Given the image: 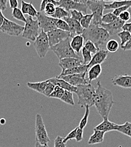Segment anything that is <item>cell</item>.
<instances>
[{
	"mask_svg": "<svg viewBox=\"0 0 131 147\" xmlns=\"http://www.w3.org/2000/svg\"><path fill=\"white\" fill-rule=\"evenodd\" d=\"M107 2L104 1H87L88 8L92 11L93 16L92 23L94 25L100 26L102 24L105 5Z\"/></svg>",
	"mask_w": 131,
	"mask_h": 147,
	"instance_id": "cell-5",
	"label": "cell"
},
{
	"mask_svg": "<svg viewBox=\"0 0 131 147\" xmlns=\"http://www.w3.org/2000/svg\"><path fill=\"white\" fill-rule=\"evenodd\" d=\"M93 16L92 14H87L83 16L80 23L83 29H87L92 24V20H93Z\"/></svg>",
	"mask_w": 131,
	"mask_h": 147,
	"instance_id": "cell-30",
	"label": "cell"
},
{
	"mask_svg": "<svg viewBox=\"0 0 131 147\" xmlns=\"http://www.w3.org/2000/svg\"><path fill=\"white\" fill-rule=\"evenodd\" d=\"M39 28L38 20H35L32 17L28 16L26 18V22L22 33L23 38L34 42L40 34L38 32Z\"/></svg>",
	"mask_w": 131,
	"mask_h": 147,
	"instance_id": "cell-6",
	"label": "cell"
},
{
	"mask_svg": "<svg viewBox=\"0 0 131 147\" xmlns=\"http://www.w3.org/2000/svg\"><path fill=\"white\" fill-rule=\"evenodd\" d=\"M35 147H49V146H48V144H46V145H42V144H41L40 143H39L38 142H36Z\"/></svg>",
	"mask_w": 131,
	"mask_h": 147,
	"instance_id": "cell-54",
	"label": "cell"
},
{
	"mask_svg": "<svg viewBox=\"0 0 131 147\" xmlns=\"http://www.w3.org/2000/svg\"><path fill=\"white\" fill-rule=\"evenodd\" d=\"M48 83L46 84V88H45V90L44 91L42 94L44 95H45V96L49 97L52 94L53 91H54V89L55 88V86L53 84H52L51 82H50L48 79Z\"/></svg>",
	"mask_w": 131,
	"mask_h": 147,
	"instance_id": "cell-40",
	"label": "cell"
},
{
	"mask_svg": "<svg viewBox=\"0 0 131 147\" xmlns=\"http://www.w3.org/2000/svg\"><path fill=\"white\" fill-rule=\"evenodd\" d=\"M112 81L114 86L123 88H131V75H115Z\"/></svg>",
	"mask_w": 131,
	"mask_h": 147,
	"instance_id": "cell-17",
	"label": "cell"
},
{
	"mask_svg": "<svg viewBox=\"0 0 131 147\" xmlns=\"http://www.w3.org/2000/svg\"><path fill=\"white\" fill-rule=\"evenodd\" d=\"M122 31H125L129 32L131 34V22L130 23H125L124 26L122 27Z\"/></svg>",
	"mask_w": 131,
	"mask_h": 147,
	"instance_id": "cell-51",
	"label": "cell"
},
{
	"mask_svg": "<svg viewBox=\"0 0 131 147\" xmlns=\"http://www.w3.org/2000/svg\"><path fill=\"white\" fill-rule=\"evenodd\" d=\"M118 36L120 39V46L121 47H124L127 42L129 41L131 37V34L129 32L122 31L118 34Z\"/></svg>",
	"mask_w": 131,
	"mask_h": 147,
	"instance_id": "cell-33",
	"label": "cell"
},
{
	"mask_svg": "<svg viewBox=\"0 0 131 147\" xmlns=\"http://www.w3.org/2000/svg\"><path fill=\"white\" fill-rule=\"evenodd\" d=\"M70 14H71V17L76 20H77L78 22H80L81 19L83 17V13L77 11V10H71L70 11Z\"/></svg>",
	"mask_w": 131,
	"mask_h": 147,
	"instance_id": "cell-41",
	"label": "cell"
},
{
	"mask_svg": "<svg viewBox=\"0 0 131 147\" xmlns=\"http://www.w3.org/2000/svg\"><path fill=\"white\" fill-rule=\"evenodd\" d=\"M37 20L40 28L46 34L51 31L57 29L53 22V18L47 16L44 11L38 12Z\"/></svg>",
	"mask_w": 131,
	"mask_h": 147,
	"instance_id": "cell-11",
	"label": "cell"
},
{
	"mask_svg": "<svg viewBox=\"0 0 131 147\" xmlns=\"http://www.w3.org/2000/svg\"><path fill=\"white\" fill-rule=\"evenodd\" d=\"M69 24L70 28V37L71 38L77 35H80L83 32V28L81 27L80 23L77 20L72 18L70 16L63 19Z\"/></svg>",
	"mask_w": 131,
	"mask_h": 147,
	"instance_id": "cell-15",
	"label": "cell"
},
{
	"mask_svg": "<svg viewBox=\"0 0 131 147\" xmlns=\"http://www.w3.org/2000/svg\"><path fill=\"white\" fill-rule=\"evenodd\" d=\"M59 2V7L63 8L68 12L71 10H77L87 14L88 6L87 1H75V0H60Z\"/></svg>",
	"mask_w": 131,
	"mask_h": 147,
	"instance_id": "cell-9",
	"label": "cell"
},
{
	"mask_svg": "<svg viewBox=\"0 0 131 147\" xmlns=\"http://www.w3.org/2000/svg\"><path fill=\"white\" fill-rule=\"evenodd\" d=\"M93 134L90 136L88 144L89 145H93L101 143L103 142L105 132L98 130L93 129Z\"/></svg>",
	"mask_w": 131,
	"mask_h": 147,
	"instance_id": "cell-23",
	"label": "cell"
},
{
	"mask_svg": "<svg viewBox=\"0 0 131 147\" xmlns=\"http://www.w3.org/2000/svg\"><path fill=\"white\" fill-rule=\"evenodd\" d=\"M48 80H45L42 82H36V83H31V82H28L27 83V86L28 88L30 89L34 90L36 92L42 93L45 90L46 84L48 83Z\"/></svg>",
	"mask_w": 131,
	"mask_h": 147,
	"instance_id": "cell-25",
	"label": "cell"
},
{
	"mask_svg": "<svg viewBox=\"0 0 131 147\" xmlns=\"http://www.w3.org/2000/svg\"><path fill=\"white\" fill-rule=\"evenodd\" d=\"M77 127L75 128L74 129L72 130L67 136L66 137L64 138V139H63V143H66L70 140H71V139H75V136H76V131H77Z\"/></svg>",
	"mask_w": 131,
	"mask_h": 147,
	"instance_id": "cell-45",
	"label": "cell"
},
{
	"mask_svg": "<svg viewBox=\"0 0 131 147\" xmlns=\"http://www.w3.org/2000/svg\"><path fill=\"white\" fill-rule=\"evenodd\" d=\"M64 93V90L59 87V86H55V88L54 89V91L52 93V94L49 96V97L50 98H54L60 99L62 96L63 95Z\"/></svg>",
	"mask_w": 131,
	"mask_h": 147,
	"instance_id": "cell-38",
	"label": "cell"
},
{
	"mask_svg": "<svg viewBox=\"0 0 131 147\" xmlns=\"http://www.w3.org/2000/svg\"><path fill=\"white\" fill-rule=\"evenodd\" d=\"M102 67L101 65H96L92 66L88 71V81L91 83L93 80L97 79L101 74Z\"/></svg>",
	"mask_w": 131,
	"mask_h": 147,
	"instance_id": "cell-24",
	"label": "cell"
},
{
	"mask_svg": "<svg viewBox=\"0 0 131 147\" xmlns=\"http://www.w3.org/2000/svg\"><path fill=\"white\" fill-rule=\"evenodd\" d=\"M81 53L83 57V65H88L92 60V53L87 50L84 47H83L81 49Z\"/></svg>",
	"mask_w": 131,
	"mask_h": 147,
	"instance_id": "cell-36",
	"label": "cell"
},
{
	"mask_svg": "<svg viewBox=\"0 0 131 147\" xmlns=\"http://www.w3.org/2000/svg\"><path fill=\"white\" fill-rule=\"evenodd\" d=\"M129 10H131V7H130V9H129Z\"/></svg>",
	"mask_w": 131,
	"mask_h": 147,
	"instance_id": "cell-57",
	"label": "cell"
},
{
	"mask_svg": "<svg viewBox=\"0 0 131 147\" xmlns=\"http://www.w3.org/2000/svg\"><path fill=\"white\" fill-rule=\"evenodd\" d=\"M7 2V0H0V10L2 11H3L6 9Z\"/></svg>",
	"mask_w": 131,
	"mask_h": 147,
	"instance_id": "cell-50",
	"label": "cell"
},
{
	"mask_svg": "<svg viewBox=\"0 0 131 147\" xmlns=\"http://www.w3.org/2000/svg\"><path fill=\"white\" fill-rule=\"evenodd\" d=\"M30 6V3H27L24 1H21V10L23 13V14H28Z\"/></svg>",
	"mask_w": 131,
	"mask_h": 147,
	"instance_id": "cell-47",
	"label": "cell"
},
{
	"mask_svg": "<svg viewBox=\"0 0 131 147\" xmlns=\"http://www.w3.org/2000/svg\"><path fill=\"white\" fill-rule=\"evenodd\" d=\"M75 93L78 97L77 104L81 108H90L94 105L95 88L91 83L77 86Z\"/></svg>",
	"mask_w": 131,
	"mask_h": 147,
	"instance_id": "cell-3",
	"label": "cell"
},
{
	"mask_svg": "<svg viewBox=\"0 0 131 147\" xmlns=\"http://www.w3.org/2000/svg\"><path fill=\"white\" fill-rule=\"evenodd\" d=\"M108 53L109 52L107 50L99 49L96 53L94 55L91 61L87 65L88 69H91L92 66L96 65H101L106 61Z\"/></svg>",
	"mask_w": 131,
	"mask_h": 147,
	"instance_id": "cell-18",
	"label": "cell"
},
{
	"mask_svg": "<svg viewBox=\"0 0 131 147\" xmlns=\"http://www.w3.org/2000/svg\"><path fill=\"white\" fill-rule=\"evenodd\" d=\"M12 17L16 19L17 20L23 22L24 23L26 22V18L24 16V14L22 13L21 9H20L18 7L13 9Z\"/></svg>",
	"mask_w": 131,
	"mask_h": 147,
	"instance_id": "cell-35",
	"label": "cell"
},
{
	"mask_svg": "<svg viewBox=\"0 0 131 147\" xmlns=\"http://www.w3.org/2000/svg\"><path fill=\"white\" fill-rule=\"evenodd\" d=\"M48 80L55 86H59L64 91H67L73 93H76L77 91V87H75L70 84L69 83H67L65 80L62 79H59L56 76L55 78L49 79Z\"/></svg>",
	"mask_w": 131,
	"mask_h": 147,
	"instance_id": "cell-19",
	"label": "cell"
},
{
	"mask_svg": "<svg viewBox=\"0 0 131 147\" xmlns=\"http://www.w3.org/2000/svg\"><path fill=\"white\" fill-rule=\"evenodd\" d=\"M64 138L57 136L54 140V147H66V144L63 143Z\"/></svg>",
	"mask_w": 131,
	"mask_h": 147,
	"instance_id": "cell-43",
	"label": "cell"
},
{
	"mask_svg": "<svg viewBox=\"0 0 131 147\" xmlns=\"http://www.w3.org/2000/svg\"><path fill=\"white\" fill-rule=\"evenodd\" d=\"M88 70H89V69H88V67L87 65H80V66H79L77 67H73L72 69L62 71L60 75H59V76H57L60 77V76L70 75L87 73L88 71Z\"/></svg>",
	"mask_w": 131,
	"mask_h": 147,
	"instance_id": "cell-21",
	"label": "cell"
},
{
	"mask_svg": "<svg viewBox=\"0 0 131 147\" xmlns=\"http://www.w3.org/2000/svg\"><path fill=\"white\" fill-rule=\"evenodd\" d=\"M124 135H126L131 138V123L126 122L123 125H118V128L116 130Z\"/></svg>",
	"mask_w": 131,
	"mask_h": 147,
	"instance_id": "cell-27",
	"label": "cell"
},
{
	"mask_svg": "<svg viewBox=\"0 0 131 147\" xmlns=\"http://www.w3.org/2000/svg\"><path fill=\"white\" fill-rule=\"evenodd\" d=\"M118 17H116L112 13H109L104 14L102 18V23L103 24H109L115 20H116Z\"/></svg>",
	"mask_w": 131,
	"mask_h": 147,
	"instance_id": "cell-37",
	"label": "cell"
},
{
	"mask_svg": "<svg viewBox=\"0 0 131 147\" xmlns=\"http://www.w3.org/2000/svg\"><path fill=\"white\" fill-rule=\"evenodd\" d=\"M84 47L88 50L89 52H90L92 54L94 55L95 53H96L99 50V49L98 48L93 42H92L91 41H87L85 42L84 44Z\"/></svg>",
	"mask_w": 131,
	"mask_h": 147,
	"instance_id": "cell-39",
	"label": "cell"
},
{
	"mask_svg": "<svg viewBox=\"0 0 131 147\" xmlns=\"http://www.w3.org/2000/svg\"><path fill=\"white\" fill-rule=\"evenodd\" d=\"M35 133H36V142L41 144L46 145L50 142V138L48 136L45 126L44 125L42 116L40 114L36 115L35 122Z\"/></svg>",
	"mask_w": 131,
	"mask_h": 147,
	"instance_id": "cell-8",
	"label": "cell"
},
{
	"mask_svg": "<svg viewBox=\"0 0 131 147\" xmlns=\"http://www.w3.org/2000/svg\"><path fill=\"white\" fill-rule=\"evenodd\" d=\"M53 19L57 29L63 30L64 31H68V32L70 31V27L64 20L53 18Z\"/></svg>",
	"mask_w": 131,
	"mask_h": 147,
	"instance_id": "cell-28",
	"label": "cell"
},
{
	"mask_svg": "<svg viewBox=\"0 0 131 147\" xmlns=\"http://www.w3.org/2000/svg\"><path fill=\"white\" fill-rule=\"evenodd\" d=\"M34 47L40 58L45 57L50 49L47 34L41 30L36 40L34 42Z\"/></svg>",
	"mask_w": 131,
	"mask_h": 147,
	"instance_id": "cell-7",
	"label": "cell"
},
{
	"mask_svg": "<svg viewBox=\"0 0 131 147\" xmlns=\"http://www.w3.org/2000/svg\"><path fill=\"white\" fill-rule=\"evenodd\" d=\"M131 15L130 12L129 11H125L124 12H123L122 13H121L119 16L118 17V18L120 19V20L124 21V22H127L128 20H129L131 18Z\"/></svg>",
	"mask_w": 131,
	"mask_h": 147,
	"instance_id": "cell-44",
	"label": "cell"
},
{
	"mask_svg": "<svg viewBox=\"0 0 131 147\" xmlns=\"http://www.w3.org/2000/svg\"><path fill=\"white\" fill-rule=\"evenodd\" d=\"M106 48L107 51L109 52H116L119 49V44L115 39L109 40L106 43Z\"/></svg>",
	"mask_w": 131,
	"mask_h": 147,
	"instance_id": "cell-31",
	"label": "cell"
},
{
	"mask_svg": "<svg viewBox=\"0 0 131 147\" xmlns=\"http://www.w3.org/2000/svg\"><path fill=\"white\" fill-rule=\"evenodd\" d=\"M131 7V6H123L121 7L120 8L116 9L115 10H114L112 12V13L117 17H118L119 16V15L122 13L123 12L125 11H127L128 10H129V9Z\"/></svg>",
	"mask_w": 131,
	"mask_h": 147,
	"instance_id": "cell-42",
	"label": "cell"
},
{
	"mask_svg": "<svg viewBox=\"0 0 131 147\" xmlns=\"http://www.w3.org/2000/svg\"><path fill=\"white\" fill-rule=\"evenodd\" d=\"M124 21L120 19H117L116 20L109 24H103L102 23L100 26L106 30L109 35L112 36L115 35H118L119 32L122 31V27L125 24Z\"/></svg>",
	"mask_w": 131,
	"mask_h": 147,
	"instance_id": "cell-14",
	"label": "cell"
},
{
	"mask_svg": "<svg viewBox=\"0 0 131 147\" xmlns=\"http://www.w3.org/2000/svg\"><path fill=\"white\" fill-rule=\"evenodd\" d=\"M84 41H91L99 49V47L107 43L111 36L107 31L100 26H95L92 23L87 29H84L81 34Z\"/></svg>",
	"mask_w": 131,
	"mask_h": 147,
	"instance_id": "cell-2",
	"label": "cell"
},
{
	"mask_svg": "<svg viewBox=\"0 0 131 147\" xmlns=\"http://www.w3.org/2000/svg\"><path fill=\"white\" fill-rule=\"evenodd\" d=\"M5 18V17L3 16V15L2 14V11L0 10V27L3 23Z\"/></svg>",
	"mask_w": 131,
	"mask_h": 147,
	"instance_id": "cell-52",
	"label": "cell"
},
{
	"mask_svg": "<svg viewBox=\"0 0 131 147\" xmlns=\"http://www.w3.org/2000/svg\"><path fill=\"white\" fill-rule=\"evenodd\" d=\"M49 45L51 47L58 44L59 42L70 37V33L59 29H56L47 33Z\"/></svg>",
	"mask_w": 131,
	"mask_h": 147,
	"instance_id": "cell-12",
	"label": "cell"
},
{
	"mask_svg": "<svg viewBox=\"0 0 131 147\" xmlns=\"http://www.w3.org/2000/svg\"><path fill=\"white\" fill-rule=\"evenodd\" d=\"M38 12L36 9L34 7V6L32 5V2H30V8H29V10H28V16H30L31 17H37L38 14Z\"/></svg>",
	"mask_w": 131,
	"mask_h": 147,
	"instance_id": "cell-46",
	"label": "cell"
},
{
	"mask_svg": "<svg viewBox=\"0 0 131 147\" xmlns=\"http://www.w3.org/2000/svg\"><path fill=\"white\" fill-rule=\"evenodd\" d=\"M71 37H69L50 48V49L56 55L59 60L67 58H81L71 48Z\"/></svg>",
	"mask_w": 131,
	"mask_h": 147,
	"instance_id": "cell-4",
	"label": "cell"
},
{
	"mask_svg": "<svg viewBox=\"0 0 131 147\" xmlns=\"http://www.w3.org/2000/svg\"><path fill=\"white\" fill-rule=\"evenodd\" d=\"M114 102L112 92L104 87L101 82L98 80L95 88L94 105L98 113L103 119H108Z\"/></svg>",
	"mask_w": 131,
	"mask_h": 147,
	"instance_id": "cell-1",
	"label": "cell"
},
{
	"mask_svg": "<svg viewBox=\"0 0 131 147\" xmlns=\"http://www.w3.org/2000/svg\"><path fill=\"white\" fill-rule=\"evenodd\" d=\"M90 108L88 107H87L85 108V112L84 114V115L83 116V117L82 118V119H81L79 125V127L81 129H84L86 127L87 123H88V117L90 114Z\"/></svg>",
	"mask_w": 131,
	"mask_h": 147,
	"instance_id": "cell-34",
	"label": "cell"
},
{
	"mask_svg": "<svg viewBox=\"0 0 131 147\" xmlns=\"http://www.w3.org/2000/svg\"><path fill=\"white\" fill-rule=\"evenodd\" d=\"M121 48L122 49H123L124 51H131V44L128 45V46H124V47H121Z\"/></svg>",
	"mask_w": 131,
	"mask_h": 147,
	"instance_id": "cell-53",
	"label": "cell"
},
{
	"mask_svg": "<svg viewBox=\"0 0 131 147\" xmlns=\"http://www.w3.org/2000/svg\"><path fill=\"white\" fill-rule=\"evenodd\" d=\"M70 17V13L65 9L59 6L56 7V11L54 14L51 17L53 18L59 19H63L64 18Z\"/></svg>",
	"mask_w": 131,
	"mask_h": 147,
	"instance_id": "cell-29",
	"label": "cell"
},
{
	"mask_svg": "<svg viewBox=\"0 0 131 147\" xmlns=\"http://www.w3.org/2000/svg\"><path fill=\"white\" fill-rule=\"evenodd\" d=\"M118 125L110 122L108 119H103V121L94 128L93 129L102 131L103 132H107L112 131H116L118 128Z\"/></svg>",
	"mask_w": 131,
	"mask_h": 147,
	"instance_id": "cell-20",
	"label": "cell"
},
{
	"mask_svg": "<svg viewBox=\"0 0 131 147\" xmlns=\"http://www.w3.org/2000/svg\"><path fill=\"white\" fill-rule=\"evenodd\" d=\"M87 73L78 74H74V75H70L66 76H63L60 77H58L59 79H62L70 84L77 87L79 85H84V84H89L88 79L85 78Z\"/></svg>",
	"mask_w": 131,
	"mask_h": 147,
	"instance_id": "cell-13",
	"label": "cell"
},
{
	"mask_svg": "<svg viewBox=\"0 0 131 147\" xmlns=\"http://www.w3.org/2000/svg\"><path fill=\"white\" fill-rule=\"evenodd\" d=\"M131 38H130V40H129V41L128 42H127V44L124 45V46H128V45H131Z\"/></svg>",
	"mask_w": 131,
	"mask_h": 147,
	"instance_id": "cell-56",
	"label": "cell"
},
{
	"mask_svg": "<svg viewBox=\"0 0 131 147\" xmlns=\"http://www.w3.org/2000/svg\"><path fill=\"white\" fill-rule=\"evenodd\" d=\"M0 123L2 125H3L5 123V120L4 119H1L0 120Z\"/></svg>",
	"mask_w": 131,
	"mask_h": 147,
	"instance_id": "cell-55",
	"label": "cell"
},
{
	"mask_svg": "<svg viewBox=\"0 0 131 147\" xmlns=\"http://www.w3.org/2000/svg\"><path fill=\"white\" fill-rule=\"evenodd\" d=\"M62 101L71 105H74L75 102L74 101L73 98V93L67 91H64V93L61 98L60 99Z\"/></svg>",
	"mask_w": 131,
	"mask_h": 147,
	"instance_id": "cell-32",
	"label": "cell"
},
{
	"mask_svg": "<svg viewBox=\"0 0 131 147\" xmlns=\"http://www.w3.org/2000/svg\"><path fill=\"white\" fill-rule=\"evenodd\" d=\"M125 6H131V1H113L112 3H106L105 5V10L116 9Z\"/></svg>",
	"mask_w": 131,
	"mask_h": 147,
	"instance_id": "cell-26",
	"label": "cell"
},
{
	"mask_svg": "<svg viewBox=\"0 0 131 147\" xmlns=\"http://www.w3.org/2000/svg\"><path fill=\"white\" fill-rule=\"evenodd\" d=\"M59 66L62 68V71L72 69L83 65V60L75 58H67L60 59L58 63Z\"/></svg>",
	"mask_w": 131,
	"mask_h": 147,
	"instance_id": "cell-16",
	"label": "cell"
},
{
	"mask_svg": "<svg viewBox=\"0 0 131 147\" xmlns=\"http://www.w3.org/2000/svg\"><path fill=\"white\" fill-rule=\"evenodd\" d=\"M10 4V7L12 9H14L18 8L19 3L17 0H9V1Z\"/></svg>",
	"mask_w": 131,
	"mask_h": 147,
	"instance_id": "cell-49",
	"label": "cell"
},
{
	"mask_svg": "<svg viewBox=\"0 0 131 147\" xmlns=\"http://www.w3.org/2000/svg\"><path fill=\"white\" fill-rule=\"evenodd\" d=\"M83 129H81L79 127H77V131L76 132L75 139L77 142H80L83 140Z\"/></svg>",
	"mask_w": 131,
	"mask_h": 147,
	"instance_id": "cell-48",
	"label": "cell"
},
{
	"mask_svg": "<svg viewBox=\"0 0 131 147\" xmlns=\"http://www.w3.org/2000/svg\"><path fill=\"white\" fill-rule=\"evenodd\" d=\"M24 30V26H21L9 19L5 18L3 23L0 27V31L10 36H18Z\"/></svg>",
	"mask_w": 131,
	"mask_h": 147,
	"instance_id": "cell-10",
	"label": "cell"
},
{
	"mask_svg": "<svg viewBox=\"0 0 131 147\" xmlns=\"http://www.w3.org/2000/svg\"><path fill=\"white\" fill-rule=\"evenodd\" d=\"M84 38L81 35H77L72 38L71 41V47L75 52L79 55L81 49H83L84 44Z\"/></svg>",
	"mask_w": 131,
	"mask_h": 147,
	"instance_id": "cell-22",
	"label": "cell"
}]
</instances>
